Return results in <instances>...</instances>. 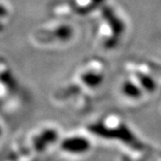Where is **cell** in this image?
Segmentation results:
<instances>
[{
	"instance_id": "cell-1",
	"label": "cell",
	"mask_w": 161,
	"mask_h": 161,
	"mask_svg": "<svg viewBox=\"0 0 161 161\" xmlns=\"http://www.w3.org/2000/svg\"><path fill=\"white\" fill-rule=\"evenodd\" d=\"M60 147L63 152L70 154H84L89 151L90 144L83 137H68L62 140Z\"/></svg>"
},
{
	"instance_id": "cell-2",
	"label": "cell",
	"mask_w": 161,
	"mask_h": 161,
	"mask_svg": "<svg viewBox=\"0 0 161 161\" xmlns=\"http://www.w3.org/2000/svg\"><path fill=\"white\" fill-rule=\"evenodd\" d=\"M54 129L48 128L41 131L39 134L34 136L32 140V145L34 149H36L37 152H44L48 146L53 144L56 141V135Z\"/></svg>"
},
{
	"instance_id": "cell-3",
	"label": "cell",
	"mask_w": 161,
	"mask_h": 161,
	"mask_svg": "<svg viewBox=\"0 0 161 161\" xmlns=\"http://www.w3.org/2000/svg\"><path fill=\"white\" fill-rule=\"evenodd\" d=\"M1 133H2V129H1V126H0V135H1Z\"/></svg>"
}]
</instances>
